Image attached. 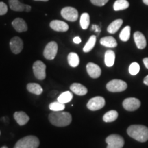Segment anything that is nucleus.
<instances>
[{
  "mask_svg": "<svg viewBox=\"0 0 148 148\" xmlns=\"http://www.w3.org/2000/svg\"><path fill=\"white\" fill-rule=\"evenodd\" d=\"M49 120L51 124L58 127H64L69 125L72 121L69 112L64 111L53 112L49 114Z\"/></svg>",
  "mask_w": 148,
  "mask_h": 148,
  "instance_id": "nucleus-1",
  "label": "nucleus"
},
{
  "mask_svg": "<svg viewBox=\"0 0 148 148\" xmlns=\"http://www.w3.org/2000/svg\"><path fill=\"white\" fill-rule=\"evenodd\" d=\"M127 134L139 142H145L148 140V127L142 125H132L127 130Z\"/></svg>",
  "mask_w": 148,
  "mask_h": 148,
  "instance_id": "nucleus-2",
  "label": "nucleus"
},
{
  "mask_svg": "<svg viewBox=\"0 0 148 148\" xmlns=\"http://www.w3.org/2000/svg\"><path fill=\"white\" fill-rule=\"evenodd\" d=\"M40 141L35 136H27L16 142L14 148H38Z\"/></svg>",
  "mask_w": 148,
  "mask_h": 148,
  "instance_id": "nucleus-3",
  "label": "nucleus"
},
{
  "mask_svg": "<svg viewBox=\"0 0 148 148\" xmlns=\"http://www.w3.org/2000/svg\"><path fill=\"white\" fill-rule=\"evenodd\" d=\"M127 87V83L121 79H114L109 82L106 84V88L108 91L117 92L124 91Z\"/></svg>",
  "mask_w": 148,
  "mask_h": 148,
  "instance_id": "nucleus-4",
  "label": "nucleus"
},
{
  "mask_svg": "<svg viewBox=\"0 0 148 148\" xmlns=\"http://www.w3.org/2000/svg\"><path fill=\"white\" fill-rule=\"evenodd\" d=\"M33 72L35 77L39 80H42L46 77V66L40 60H36L33 64Z\"/></svg>",
  "mask_w": 148,
  "mask_h": 148,
  "instance_id": "nucleus-5",
  "label": "nucleus"
},
{
  "mask_svg": "<svg viewBox=\"0 0 148 148\" xmlns=\"http://www.w3.org/2000/svg\"><path fill=\"white\" fill-rule=\"evenodd\" d=\"M108 147L111 148H122L124 145V139L119 134H111L106 138Z\"/></svg>",
  "mask_w": 148,
  "mask_h": 148,
  "instance_id": "nucleus-6",
  "label": "nucleus"
},
{
  "mask_svg": "<svg viewBox=\"0 0 148 148\" xmlns=\"http://www.w3.org/2000/svg\"><path fill=\"white\" fill-rule=\"evenodd\" d=\"M61 16L69 21H75L78 18V12L73 7H64L61 10Z\"/></svg>",
  "mask_w": 148,
  "mask_h": 148,
  "instance_id": "nucleus-7",
  "label": "nucleus"
},
{
  "mask_svg": "<svg viewBox=\"0 0 148 148\" xmlns=\"http://www.w3.org/2000/svg\"><path fill=\"white\" fill-rule=\"evenodd\" d=\"M58 45L55 41L49 42L44 49V57L47 60H53L58 52Z\"/></svg>",
  "mask_w": 148,
  "mask_h": 148,
  "instance_id": "nucleus-8",
  "label": "nucleus"
},
{
  "mask_svg": "<svg viewBox=\"0 0 148 148\" xmlns=\"http://www.w3.org/2000/svg\"><path fill=\"white\" fill-rule=\"evenodd\" d=\"M105 105V99L104 98L100 96H97V97H92L88 101L87 103V108L90 110L95 111L99 110L102 108Z\"/></svg>",
  "mask_w": 148,
  "mask_h": 148,
  "instance_id": "nucleus-9",
  "label": "nucleus"
},
{
  "mask_svg": "<svg viewBox=\"0 0 148 148\" xmlns=\"http://www.w3.org/2000/svg\"><path fill=\"white\" fill-rule=\"evenodd\" d=\"M140 106L139 99L134 97H129L123 101V106L127 111H134L137 110Z\"/></svg>",
  "mask_w": 148,
  "mask_h": 148,
  "instance_id": "nucleus-10",
  "label": "nucleus"
},
{
  "mask_svg": "<svg viewBox=\"0 0 148 148\" xmlns=\"http://www.w3.org/2000/svg\"><path fill=\"white\" fill-rule=\"evenodd\" d=\"M10 47L12 52L14 54H18L23 48V42L21 38L14 36L10 41Z\"/></svg>",
  "mask_w": 148,
  "mask_h": 148,
  "instance_id": "nucleus-11",
  "label": "nucleus"
},
{
  "mask_svg": "<svg viewBox=\"0 0 148 148\" xmlns=\"http://www.w3.org/2000/svg\"><path fill=\"white\" fill-rule=\"evenodd\" d=\"M49 26L52 29L56 32H64L69 29V25L65 22L60 21V20H53L49 23Z\"/></svg>",
  "mask_w": 148,
  "mask_h": 148,
  "instance_id": "nucleus-12",
  "label": "nucleus"
},
{
  "mask_svg": "<svg viewBox=\"0 0 148 148\" xmlns=\"http://www.w3.org/2000/svg\"><path fill=\"white\" fill-rule=\"evenodd\" d=\"M86 71L92 78H97L101 75V70L100 67L93 62H88L86 65Z\"/></svg>",
  "mask_w": 148,
  "mask_h": 148,
  "instance_id": "nucleus-13",
  "label": "nucleus"
},
{
  "mask_svg": "<svg viewBox=\"0 0 148 148\" xmlns=\"http://www.w3.org/2000/svg\"><path fill=\"white\" fill-rule=\"evenodd\" d=\"M12 25L16 32H23L27 30V25L23 18H16L12 22Z\"/></svg>",
  "mask_w": 148,
  "mask_h": 148,
  "instance_id": "nucleus-14",
  "label": "nucleus"
},
{
  "mask_svg": "<svg viewBox=\"0 0 148 148\" xmlns=\"http://www.w3.org/2000/svg\"><path fill=\"white\" fill-rule=\"evenodd\" d=\"M14 119L17 122L18 125H24L28 122L29 117L25 112H23V111H18V112H14Z\"/></svg>",
  "mask_w": 148,
  "mask_h": 148,
  "instance_id": "nucleus-15",
  "label": "nucleus"
},
{
  "mask_svg": "<svg viewBox=\"0 0 148 148\" xmlns=\"http://www.w3.org/2000/svg\"><path fill=\"white\" fill-rule=\"evenodd\" d=\"M134 39L136 43V47L138 49H143L146 47L147 42H146L145 37L140 32H136L134 34Z\"/></svg>",
  "mask_w": 148,
  "mask_h": 148,
  "instance_id": "nucleus-16",
  "label": "nucleus"
},
{
  "mask_svg": "<svg viewBox=\"0 0 148 148\" xmlns=\"http://www.w3.org/2000/svg\"><path fill=\"white\" fill-rule=\"evenodd\" d=\"M70 89L77 95H84L87 93L88 90L84 85L79 83H73L70 86Z\"/></svg>",
  "mask_w": 148,
  "mask_h": 148,
  "instance_id": "nucleus-17",
  "label": "nucleus"
},
{
  "mask_svg": "<svg viewBox=\"0 0 148 148\" xmlns=\"http://www.w3.org/2000/svg\"><path fill=\"white\" fill-rule=\"evenodd\" d=\"M9 6L11 10L16 12H23L26 10V4L20 2L18 0H8Z\"/></svg>",
  "mask_w": 148,
  "mask_h": 148,
  "instance_id": "nucleus-18",
  "label": "nucleus"
},
{
  "mask_svg": "<svg viewBox=\"0 0 148 148\" xmlns=\"http://www.w3.org/2000/svg\"><path fill=\"white\" fill-rule=\"evenodd\" d=\"M100 43L101 45L105 46V47L110 48L116 47L117 45L116 40L112 36L103 37L100 39Z\"/></svg>",
  "mask_w": 148,
  "mask_h": 148,
  "instance_id": "nucleus-19",
  "label": "nucleus"
},
{
  "mask_svg": "<svg viewBox=\"0 0 148 148\" xmlns=\"http://www.w3.org/2000/svg\"><path fill=\"white\" fill-rule=\"evenodd\" d=\"M115 60V53L112 50H108L106 51L104 56V62L107 66L110 67L114 65Z\"/></svg>",
  "mask_w": 148,
  "mask_h": 148,
  "instance_id": "nucleus-20",
  "label": "nucleus"
},
{
  "mask_svg": "<svg viewBox=\"0 0 148 148\" xmlns=\"http://www.w3.org/2000/svg\"><path fill=\"white\" fill-rule=\"evenodd\" d=\"M27 90L31 93L34 94V95H39L42 93L43 90L42 88L38 84L36 83H29L27 85Z\"/></svg>",
  "mask_w": 148,
  "mask_h": 148,
  "instance_id": "nucleus-21",
  "label": "nucleus"
},
{
  "mask_svg": "<svg viewBox=\"0 0 148 148\" xmlns=\"http://www.w3.org/2000/svg\"><path fill=\"white\" fill-rule=\"evenodd\" d=\"M123 23V20L122 19H116L115 21H112L110 25H108L107 31L110 34H114L119 30Z\"/></svg>",
  "mask_w": 148,
  "mask_h": 148,
  "instance_id": "nucleus-22",
  "label": "nucleus"
},
{
  "mask_svg": "<svg viewBox=\"0 0 148 148\" xmlns=\"http://www.w3.org/2000/svg\"><path fill=\"white\" fill-rule=\"evenodd\" d=\"M68 62L71 67H76L79 65V58L78 55L76 53L71 52L69 53L67 57Z\"/></svg>",
  "mask_w": 148,
  "mask_h": 148,
  "instance_id": "nucleus-23",
  "label": "nucleus"
},
{
  "mask_svg": "<svg viewBox=\"0 0 148 148\" xmlns=\"http://www.w3.org/2000/svg\"><path fill=\"white\" fill-rule=\"evenodd\" d=\"M130 3L127 0H116L114 3L113 8L115 11L123 10L129 7Z\"/></svg>",
  "mask_w": 148,
  "mask_h": 148,
  "instance_id": "nucleus-24",
  "label": "nucleus"
},
{
  "mask_svg": "<svg viewBox=\"0 0 148 148\" xmlns=\"http://www.w3.org/2000/svg\"><path fill=\"white\" fill-rule=\"evenodd\" d=\"M73 99V94L70 91H65L62 92L58 97V101L62 103H69Z\"/></svg>",
  "mask_w": 148,
  "mask_h": 148,
  "instance_id": "nucleus-25",
  "label": "nucleus"
},
{
  "mask_svg": "<svg viewBox=\"0 0 148 148\" xmlns=\"http://www.w3.org/2000/svg\"><path fill=\"white\" fill-rule=\"evenodd\" d=\"M118 112L116 110H110L107 112L103 116V120L105 122H112L117 119Z\"/></svg>",
  "mask_w": 148,
  "mask_h": 148,
  "instance_id": "nucleus-26",
  "label": "nucleus"
},
{
  "mask_svg": "<svg viewBox=\"0 0 148 148\" xmlns=\"http://www.w3.org/2000/svg\"><path fill=\"white\" fill-rule=\"evenodd\" d=\"M79 23H80V26L83 29H87L88 26H89V24H90L89 14L86 13V12L83 13L80 16Z\"/></svg>",
  "mask_w": 148,
  "mask_h": 148,
  "instance_id": "nucleus-27",
  "label": "nucleus"
},
{
  "mask_svg": "<svg viewBox=\"0 0 148 148\" xmlns=\"http://www.w3.org/2000/svg\"><path fill=\"white\" fill-rule=\"evenodd\" d=\"M96 42V36L95 35H92L90 37L89 39L86 43V45H84V48H83V51L84 52H89L90 51H91L92 48L94 47V46L95 45Z\"/></svg>",
  "mask_w": 148,
  "mask_h": 148,
  "instance_id": "nucleus-28",
  "label": "nucleus"
},
{
  "mask_svg": "<svg viewBox=\"0 0 148 148\" xmlns=\"http://www.w3.org/2000/svg\"><path fill=\"white\" fill-rule=\"evenodd\" d=\"M130 36V27L125 26L124 28L121 30L119 34V38L122 41H127Z\"/></svg>",
  "mask_w": 148,
  "mask_h": 148,
  "instance_id": "nucleus-29",
  "label": "nucleus"
},
{
  "mask_svg": "<svg viewBox=\"0 0 148 148\" xmlns=\"http://www.w3.org/2000/svg\"><path fill=\"white\" fill-rule=\"evenodd\" d=\"M49 108L53 112H57V111H62L65 108V106L64 103H62L59 101H54V102L51 103L49 104Z\"/></svg>",
  "mask_w": 148,
  "mask_h": 148,
  "instance_id": "nucleus-30",
  "label": "nucleus"
},
{
  "mask_svg": "<svg viewBox=\"0 0 148 148\" xmlns=\"http://www.w3.org/2000/svg\"><path fill=\"white\" fill-rule=\"evenodd\" d=\"M140 71V66L137 62H132V64L130 65L129 67V72L131 75H135L138 74Z\"/></svg>",
  "mask_w": 148,
  "mask_h": 148,
  "instance_id": "nucleus-31",
  "label": "nucleus"
},
{
  "mask_svg": "<svg viewBox=\"0 0 148 148\" xmlns=\"http://www.w3.org/2000/svg\"><path fill=\"white\" fill-rule=\"evenodd\" d=\"M8 12V6L5 3L0 1V15H4Z\"/></svg>",
  "mask_w": 148,
  "mask_h": 148,
  "instance_id": "nucleus-32",
  "label": "nucleus"
},
{
  "mask_svg": "<svg viewBox=\"0 0 148 148\" xmlns=\"http://www.w3.org/2000/svg\"><path fill=\"white\" fill-rule=\"evenodd\" d=\"M109 0H90V2L92 4L97 6H103L108 2Z\"/></svg>",
  "mask_w": 148,
  "mask_h": 148,
  "instance_id": "nucleus-33",
  "label": "nucleus"
},
{
  "mask_svg": "<svg viewBox=\"0 0 148 148\" xmlns=\"http://www.w3.org/2000/svg\"><path fill=\"white\" fill-rule=\"evenodd\" d=\"M92 30L95 31V32H97V33H99V32H100V31H101L100 27H99L97 25H92Z\"/></svg>",
  "mask_w": 148,
  "mask_h": 148,
  "instance_id": "nucleus-34",
  "label": "nucleus"
},
{
  "mask_svg": "<svg viewBox=\"0 0 148 148\" xmlns=\"http://www.w3.org/2000/svg\"><path fill=\"white\" fill-rule=\"evenodd\" d=\"M81 41H82V40H81V38H79V36H75V38H73V42H74V43H75V44L80 43Z\"/></svg>",
  "mask_w": 148,
  "mask_h": 148,
  "instance_id": "nucleus-35",
  "label": "nucleus"
},
{
  "mask_svg": "<svg viewBox=\"0 0 148 148\" xmlns=\"http://www.w3.org/2000/svg\"><path fill=\"white\" fill-rule=\"evenodd\" d=\"M143 63L145 64V67L148 69V58H145L143 59Z\"/></svg>",
  "mask_w": 148,
  "mask_h": 148,
  "instance_id": "nucleus-36",
  "label": "nucleus"
},
{
  "mask_svg": "<svg viewBox=\"0 0 148 148\" xmlns=\"http://www.w3.org/2000/svg\"><path fill=\"white\" fill-rule=\"evenodd\" d=\"M143 82H144V84L147 85V86H148V75L145 77V78H144Z\"/></svg>",
  "mask_w": 148,
  "mask_h": 148,
  "instance_id": "nucleus-37",
  "label": "nucleus"
},
{
  "mask_svg": "<svg viewBox=\"0 0 148 148\" xmlns=\"http://www.w3.org/2000/svg\"><path fill=\"white\" fill-rule=\"evenodd\" d=\"M31 9H32V8H31V6L30 5H27V6H26V10H25V11H26V12H29V11L31 10Z\"/></svg>",
  "mask_w": 148,
  "mask_h": 148,
  "instance_id": "nucleus-38",
  "label": "nucleus"
},
{
  "mask_svg": "<svg viewBox=\"0 0 148 148\" xmlns=\"http://www.w3.org/2000/svg\"><path fill=\"white\" fill-rule=\"evenodd\" d=\"M143 3H145V4L148 5V0H143Z\"/></svg>",
  "mask_w": 148,
  "mask_h": 148,
  "instance_id": "nucleus-39",
  "label": "nucleus"
},
{
  "mask_svg": "<svg viewBox=\"0 0 148 148\" xmlns=\"http://www.w3.org/2000/svg\"><path fill=\"white\" fill-rule=\"evenodd\" d=\"M34 1H48L49 0H34Z\"/></svg>",
  "mask_w": 148,
  "mask_h": 148,
  "instance_id": "nucleus-40",
  "label": "nucleus"
},
{
  "mask_svg": "<svg viewBox=\"0 0 148 148\" xmlns=\"http://www.w3.org/2000/svg\"><path fill=\"white\" fill-rule=\"evenodd\" d=\"M1 148H8L6 147V146H3V147H1Z\"/></svg>",
  "mask_w": 148,
  "mask_h": 148,
  "instance_id": "nucleus-41",
  "label": "nucleus"
},
{
  "mask_svg": "<svg viewBox=\"0 0 148 148\" xmlns=\"http://www.w3.org/2000/svg\"><path fill=\"white\" fill-rule=\"evenodd\" d=\"M0 134H1V132H0Z\"/></svg>",
  "mask_w": 148,
  "mask_h": 148,
  "instance_id": "nucleus-42",
  "label": "nucleus"
}]
</instances>
